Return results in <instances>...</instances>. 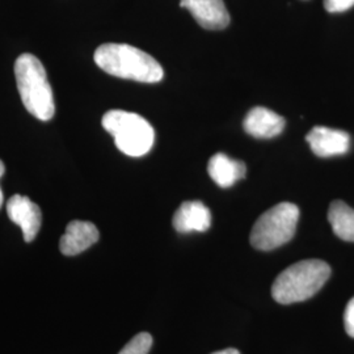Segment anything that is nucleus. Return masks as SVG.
I'll list each match as a JSON object with an SVG mask.
<instances>
[{"label":"nucleus","mask_w":354,"mask_h":354,"mask_svg":"<svg viewBox=\"0 0 354 354\" xmlns=\"http://www.w3.org/2000/svg\"><path fill=\"white\" fill-rule=\"evenodd\" d=\"M151 346V335L147 332H140L127 342L118 354H149Z\"/></svg>","instance_id":"4468645a"},{"label":"nucleus","mask_w":354,"mask_h":354,"mask_svg":"<svg viewBox=\"0 0 354 354\" xmlns=\"http://www.w3.org/2000/svg\"><path fill=\"white\" fill-rule=\"evenodd\" d=\"M207 171L215 184L222 188H230L245 177L247 169L243 162L231 159L223 152H218L210 159Z\"/></svg>","instance_id":"f8f14e48"},{"label":"nucleus","mask_w":354,"mask_h":354,"mask_svg":"<svg viewBox=\"0 0 354 354\" xmlns=\"http://www.w3.org/2000/svg\"><path fill=\"white\" fill-rule=\"evenodd\" d=\"M95 62L109 75L142 83H158L165 71L150 54L127 44H104L95 51Z\"/></svg>","instance_id":"f257e3e1"},{"label":"nucleus","mask_w":354,"mask_h":354,"mask_svg":"<svg viewBox=\"0 0 354 354\" xmlns=\"http://www.w3.org/2000/svg\"><path fill=\"white\" fill-rule=\"evenodd\" d=\"M330 276V266L317 259L302 260L286 268L272 286V297L281 304H298L313 298Z\"/></svg>","instance_id":"f03ea898"},{"label":"nucleus","mask_w":354,"mask_h":354,"mask_svg":"<svg viewBox=\"0 0 354 354\" xmlns=\"http://www.w3.org/2000/svg\"><path fill=\"white\" fill-rule=\"evenodd\" d=\"M102 127L113 137L117 149L129 156H143L153 146V127L140 114L109 111L102 117Z\"/></svg>","instance_id":"20e7f679"},{"label":"nucleus","mask_w":354,"mask_h":354,"mask_svg":"<svg viewBox=\"0 0 354 354\" xmlns=\"http://www.w3.org/2000/svg\"><path fill=\"white\" fill-rule=\"evenodd\" d=\"M99 236V230L93 223L73 221L67 225L66 232L59 241V250L64 256H76L97 243Z\"/></svg>","instance_id":"1a4fd4ad"},{"label":"nucleus","mask_w":354,"mask_h":354,"mask_svg":"<svg viewBox=\"0 0 354 354\" xmlns=\"http://www.w3.org/2000/svg\"><path fill=\"white\" fill-rule=\"evenodd\" d=\"M172 223L180 234L205 232L212 226V213L201 201H187L177 209Z\"/></svg>","instance_id":"9b49d317"},{"label":"nucleus","mask_w":354,"mask_h":354,"mask_svg":"<svg viewBox=\"0 0 354 354\" xmlns=\"http://www.w3.org/2000/svg\"><path fill=\"white\" fill-rule=\"evenodd\" d=\"M313 152L320 158H330L342 155L351 147V137L342 130H336L326 127H315L307 134Z\"/></svg>","instance_id":"6e6552de"},{"label":"nucleus","mask_w":354,"mask_h":354,"mask_svg":"<svg viewBox=\"0 0 354 354\" xmlns=\"http://www.w3.org/2000/svg\"><path fill=\"white\" fill-rule=\"evenodd\" d=\"M328 221L337 238L354 241V209L342 201H333L328 210Z\"/></svg>","instance_id":"ddd939ff"},{"label":"nucleus","mask_w":354,"mask_h":354,"mask_svg":"<svg viewBox=\"0 0 354 354\" xmlns=\"http://www.w3.org/2000/svg\"><path fill=\"white\" fill-rule=\"evenodd\" d=\"M4 171H6V168H4V165H3V162L0 160V177L3 176ZM1 205H3V192H1V189H0V207H1Z\"/></svg>","instance_id":"a211bd4d"},{"label":"nucleus","mask_w":354,"mask_h":354,"mask_svg":"<svg viewBox=\"0 0 354 354\" xmlns=\"http://www.w3.org/2000/svg\"><path fill=\"white\" fill-rule=\"evenodd\" d=\"M196 21L205 29L221 30L230 24V15L223 0H180Z\"/></svg>","instance_id":"0eeeda50"},{"label":"nucleus","mask_w":354,"mask_h":354,"mask_svg":"<svg viewBox=\"0 0 354 354\" xmlns=\"http://www.w3.org/2000/svg\"><path fill=\"white\" fill-rule=\"evenodd\" d=\"M299 209L290 203H281L261 215L251 231V244L260 251H272L289 243L295 235Z\"/></svg>","instance_id":"39448f33"},{"label":"nucleus","mask_w":354,"mask_h":354,"mask_svg":"<svg viewBox=\"0 0 354 354\" xmlns=\"http://www.w3.org/2000/svg\"><path fill=\"white\" fill-rule=\"evenodd\" d=\"M344 324H345L346 333L354 339V298H352L346 304L345 314H344Z\"/></svg>","instance_id":"dca6fc26"},{"label":"nucleus","mask_w":354,"mask_h":354,"mask_svg":"<svg viewBox=\"0 0 354 354\" xmlns=\"http://www.w3.org/2000/svg\"><path fill=\"white\" fill-rule=\"evenodd\" d=\"M212 354H241V352L238 349L228 348V349H225V351H218V352H214V353Z\"/></svg>","instance_id":"f3484780"},{"label":"nucleus","mask_w":354,"mask_h":354,"mask_svg":"<svg viewBox=\"0 0 354 354\" xmlns=\"http://www.w3.org/2000/svg\"><path fill=\"white\" fill-rule=\"evenodd\" d=\"M7 214L20 226L26 243L35 241L42 223V213L37 203L26 196L15 194L7 203Z\"/></svg>","instance_id":"423d86ee"},{"label":"nucleus","mask_w":354,"mask_h":354,"mask_svg":"<svg viewBox=\"0 0 354 354\" xmlns=\"http://www.w3.org/2000/svg\"><path fill=\"white\" fill-rule=\"evenodd\" d=\"M15 76L26 111L41 121H49L55 113L54 96L48 74L41 61L32 54L16 59Z\"/></svg>","instance_id":"7ed1b4c3"},{"label":"nucleus","mask_w":354,"mask_h":354,"mask_svg":"<svg viewBox=\"0 0 354 354\" xmlns=\"http://www.w3.org/2000/svg\"><path fill=\"white\" fill-rule=\"evenodd\" d=\"M354 6V0H324V8L330 13L348 11Z\"/></svg>","instance_id":"2eb2a0df"},{"label":"nucleus","mask_w":354,"mask_h":354,"mask_svg":"<svg viewBox=\"0 0 354 354\" xmlns=\"http://www.w3.org/2000/svg\"><path fill=\"white\" fill-rule=\"evenodd\" d=\"M243 127L254 138L269 140L282 133L285 127V118L266 108L256 106L245 115Z\"/></svg>","instance_id":"9d476101"}]
</instances>
